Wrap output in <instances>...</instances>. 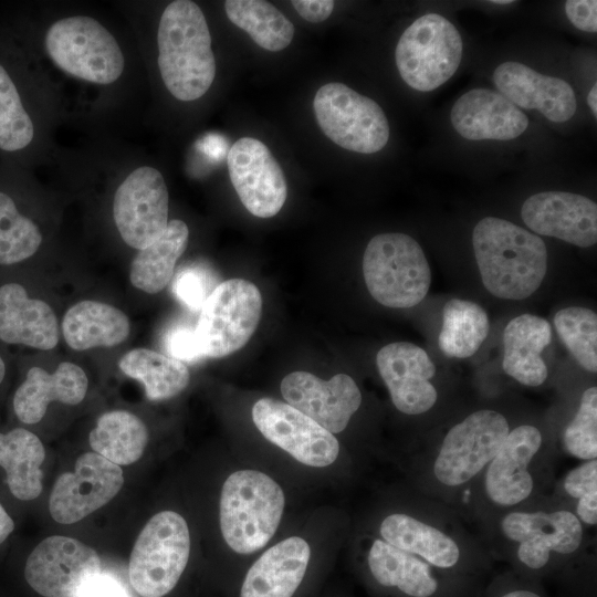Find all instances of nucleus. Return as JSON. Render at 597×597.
<instances>
[{"instance_id":"46","label":"nucleus","mask_w":597,"mask_h":597,"mask_svg":"<svg viewBox=\"0 0 597 597\" xmlns=\"http://www.w3.org/2000/svg\"><path fill=\"white\" fill-rule=\"evenodd\" d=\"M14 523L0 504V544L12 533Z\"/></svg>"},{"instance_id":"8","label":"nucleus","mask_w":597,"mask_h":597,"mask_svg":"<svg viewBox=\"0 0 597 597\" xmlns=\"http://www.w3.org/2000/svg\"><path fill=\"white\" fill-rule=\"evenodd\" d=\"M363 274L370 295L394 308L418 305L431 284L423 250L405 233H380L371 238L363 256Z\"/></svg>"},{"instance_id":"3","label":"nucleus","mask_w":597,"mask_h":597,"mask_svg":"<svg viewBox=\"0 0 597 597\" xmlns=\"http://www.w3.org/2000/svg\"><path fill=\"white\" fill-rule=\"evenodd\" d=\"M554 459L538 427L522 423L511 429L476 484L472 515L482 521L546 495Z\"/></svg>"},{"instance_id":"15","label":"nucleus","mask_w":597,"mask_h":597,"mask_svg":"<svg viewBox=\"0 0 597 597\" xmlns=\"http://www.w3.org/2000/svg\"><path fill=\"white\" fill-rule=\"evenodd\" d=\"M113 216L126 244L142 250L155 242L168 224V190L155 168L135 169L116 190Z\"/></svg>"},{"instance_id":"19","label":"nucleus","mask_w":597,"mask_h":597,"mask_svg":"<svg viewBox=\"0 0 597 597\" xmlns=\"http://www.w3.org/2000/svg\"><path fill=\"white\" fill-rule=\"evenodd\" d=\"M281 394L286 404L333 434L346 429L362 405V392L346 374L323 380L307 371H293L282 379Z\"/></svg>"},{"instance_id":"40","label":"nucleus","mask_w":597,"mask_h":597,"mask_svg":"<svg viewBox=\"0 0 597 597\" xmlns=\"http://www.w3.org/2000/svg\"><path fill=\"white\" fill-rule=\"evenodd\" d=\"M563 450L582 461L597 459V387L587 388L562 432Z\"/></svg>"},{"instance_id":"43","label":"nucleus","mask_w":597,"mask_h":597,"mask_svg":"<svg viewBox=\"0 0 597 597\" xmlns=\"http://www.w3.org/2000/svg\"><path fill=\"white\" fill-rule=\"evenodd\" d=\"M565 12L567 19L578 30L594 33L597 31L596 0H568L565 3Z\"/></svg>"},{"instance_id":"34","label":"nucleus","mask_w":597,"mask_h":597,"mask_svg":"<svg viewBox=\"0 0 597 597\" xmlns=\"http://www.w3.org/2000/svg\"><path fill=\"white\" fill-rule=\"evenodd\" d=\"M489 328V318L482 306L472 301L451 298L442 310L439 348L448 357L468 358L480 348Z\"/></svg>"},{"instance_id":"44","label":"nucleus","mask_w":597,"mask_h":597,"mask_svg":"<svg viewBox=\"0 0 597 597\" xmlns=\"http://www.w3.org/2000/svg\"><path fill=\"white\" fill-rule=\"evenodd\" d=\"M291 3L304 20L314 23L326 20L334 9L332 0H293Z\"/></svg>"},{"instance_id":"39","label":"nucleus","mask_w":597,"mask_h":597,"mask_svg":"<svg viewBox=\"0 0 597 597\" xmlns=\"http://www.w3.org/2000/svg\"><path fill=\"white\" fill-rule=\"evenodd\" d=\"M34 135L32 121L18 90L3 66L0 65V148L15 151L28 146Z\"/></svg>"},{"instance_id":"11","label":"nucleus","mask_w":597,"mask_h":597,"mask_svg":"<svg viewBox=\"0 0 597 597\" xmlns=\"http://www.w3.org/2000/svg\"><path fill=\"white\" fill-rule=\"evenodd\" d=\"M262 314V295L252 282L230 279L206 298L196 338L203 357L220 358L242 348L255 332Z\"/></svg>"},{"instance_id":"22","label":"nucleus","mask_w":597,"mask_h":597,"mask_svg":"<svg viewBox=\"0 0 597 597\" xmlns=\"http://www.w3.org/2000/svg\"><path fill=\"white\" fill-rule=\"evenodd\" d=\"M493 82L500 94L515 106L537 109L551 122L565 123L576 112L575 92L567 82L541 74L525 64L501 63L494 70Z\"/></svg>"},{"instance_id":"36","label":"nucleus","mask_w":597,"mask_h":597,"mask_svg":"<svg viewBox=\"0 0 597 597\" xmlns=\"http://www.w3.org/2000/svg\"><path fill=\"white\" fill-rule=\"evenodd\" d=\"M557 334L577 363L597 371V315L587 307L569 306L554 316Z\"/></svg>"},{"instance_id":"23","label":"nucleus","mask_w":597,"mask_h":597,"mask_svg":"<svg viewBox=\"0 0 597 597\" xmlns=\"http://www.w3.org/2000/svg\"><path fill=\"white\" fill-rule=\"evenodd\" d=\"M450 119L457 133L469 140H511L522 135L527 116L502 94L473 88L453 104Z\"/></svg>"},{"instance_id":"38","label":"nucleus","mask_w":597,"mask_h":597,"mask_svg":"<svg viewBox=\"0 0 597 597\" xmlns=\"http://www.w3.org/2000/svg\"><path fill=\"white\" fill-rule=\"evenodd\" d=\"M554 496L566 504L585 526L597 523V459L583 461L557 483Z\"/></svg>"},{"instance_id":"26","label":"nucleus","mask_w":597,"mask_h":597,"mask_svg":"<svg viewBox=\"0 0 597 597\" xmlns=\"http://www.w3.org/2000/svg\"><path fill=\"white\" fill-rule=\"evenodd\" d=\"M87 385L84 370L69 362L61 363L52 374L41 367H32L14 394V412L21 422L36 423L53 400L66 405L80 404L86 395Z\"/></svg>"},{"instance_id":"9","label":"nucleus","mask_w":597,"mask_h":597,"mask_svg":"<svg viewBox=\"0 0 597 597\" xmlns=\"http://www.w3.org/2000/svg\"><path fill=\"white\" fill-rule=\"evenodd\" d=\"M189 554L190 535L185 519L174 511L155 514L132 551L130 585L142 597H164L178 583Z\"/></svg>"},{"instance_id":"42","label":"nucleus","mask_w":597,"mask_h":597,"mask_svg":"<svg viewBox=\"0 0 597 597\" xmlns=\"http://www.w3.org/2000/svg\"><path fill=\"white\" fill-rule=\"evenodd\" d=\"M164 345L170 357L182 363H193L203 358L196 338L195 328L189 326L176 325L171 327L165 336Z\"/></svg>"},{"instance_id":"37","label":"nucleus","mask_w":597,"mask_h":597,"mask_svg":"<svg viewBox=\"0 0 597 597\" xmlns=\"http://www.w3.org/2000/svg\"><path fill=\"white\" fill-rule=\"evenodd\" d=\"M41 241L38 227L0 191V264H14L32 256Z\"/></svg>"},{"instance_id":"45","label":"nucleus","mask_w":597,"mask_h":597,"mask_svg":"<svg viewBox=\"0 0 597 597\" xmlns=\"http://www.w3.org/2000/svg\"><path fill=\"white\" fill-rule=\"evenodd\" d=\"M85 597H129V595L114 577L101 573Z\"/></svg>"},{"instance_id":"10","label":"nucleus","mask_w":597,"mask_h":597,"mask_svg":"<svg viewBox=\"0 0 597 597\" xmlns=\"http://www.w3.org/2000/svg\"><path fill=\"white\" fill-rule=\"evenodd\" d=\"M458 29L438 13L415 20L398 40L395 60L404 82L420 92H430L451 78L462 56Z\"/></svg>"},{"instance_id":"31","label":"nucleus","mask_w":597,"mask_h":597,"mask_svg":"<svg viewBox=\"0 0 597 597\" xmlns=\"http://www.w3.org/2000/svg\"><path fill=\"white\" fill-rule=\"evenodd\" d=\"M188 238L189 230L184 221H168L165 232L133 259L129 273L132 284L149 294L165 289L172 279L177 260L187 248Z\"/></svg>"},{"instance_id":"17","label":"nucleus","mask_w":597,"mask_h":597,"mask_svg":"<svg viewBox=\"0 0 597 597\" xmlns=\"http://www.w3.org/2000/svg\"><path fill=\"white\" fill-rule=\"evenodd\" d=\"M123 483L119 465L86 452L78 457L73 472L56 479L49 500L51 516L62 524L78 522L108 503Z\"/></svg>"},{"instance_id":"1","label":"nucleus","mask_w":597,"mask_h":597,"mask_svg":"<svg viewBox=\"0 0 597 597\" xmlns=\"http://www.w3.org/2000/svg\"><path fill=\"white\" fill-rule=\"evenodd\" d=\"M511 430L505 416L479 409L454 423L421 457L422 496L461 515H472L476 484Z\"/></svg>"},{"instance_id":"21","label":"nucleus","mask_w":597,"mask_h":597,"mask_svg":"<svg viewBox=\"0 0 597 597\" xmlns=\"http://www.w3.org/2000/svg\"><path fill=\"white\" fill-rule=\"evenodd\" d=\"M521 216L537 234L580 248L597 242V205L585 196L567 191L537 192L524 201Z\"/></svg>"},{"instance_id":"13","label":"nucleus","mask_w":597,"mask_h":597,"mask_svg":"<svg viewBox=\"0 0 597 597\" xmlns=\"http://www.w3.org/2000/svg\"><path fill=\"white\" fill-rule=\"evenodd\" d=\"M313 108L322 132L347 150L374 154L388 143L389 124L383 108L343 83L321 86Z\"/></svg>"},{"instance_id":"12","label":"nucleus","mask_w":597,"mask_h":597,"mask_svg":"<svg viewBox=\"0 0 597 597\" xmlns=\"http://www.w3.org/2000/svg\"><path fill=\"white\" fill-rule=\"evenodd\" d=\"M45 46L61 70L87 82L111 84L124 70L117 41L90 17L75 15L54 22L46 32Z\"/></svg>"},{"instance_id":"16","label":"nucleus","mask_w":597,"mask_h":597,"mask_svg":"<svg viewBox=\"0 0 597 597\" xmlns=\"http://www.w3.org/2000/svg\"><path fill=\"white\" fill-rule=\"evenodd\" d=\"M252 419L265 439L303 464L323 468L338 457L335 436L286 402L261 398L252 407Z\"/></svg>"},{"instance_id":"47","label":"nucleus","mask_w":597,"mask_h":597,"mask_svg":"<svg viewBox=\"0 0 597 597\" xmlns=\"http://www.w3.org/2000/svg\"><path fill=\"white\" fill-rule=\"evenodd\" d=\"M499 597H543L534 589L526 587H515L504 590Z\"/></svg>"},{"instance_id":"30","label":"nucleus","mask_w":597,"mask_h":597,"mask_svg":"<svg viewBox=\"0 0 597 597\" xmlns=\"http://www.w3.org/2000/svg\"><path fill=\"white\" fill-rule=\"evenodd\" d=\"M44 458V447L33 432L23 428L0 432V465L6 470L10 492L17 499L31 501L41 494Z\"/></svg>"},{"instance_id":"49","label":"nucleus","mask_w":597,"mask_h":597,"mask_svg":"<svg viewBox=\"0 0 597 597\" xmlns=\"http://www.w3.org/2000/svg\"><path fill=\"white\" fill-rule=\"evenodd\" d=\"M4 374H6V366H4L3 359L0 356V384L3 380Z\"/></svg>"},{"instance_id":"7","label":"nucleus","mask_w":597,"mask_h":597,"mask_svg":"<svg viewBox=\"0 0 597 597\" xmlns=\"http://www.w3.org/2000/svg\"><path fill=\"white\" fill-rule=\"evenodd\" d=\"M284 503L281 486L268 474L255 470L231 473L220 496V528L226 543L239 554L265 546L279 527Z\"/></svg>"},{"instance_id":"5","label":"nucleus","mask_w":597,"mask_h":597,"mask_svg":"<svg viewBox=\"0 0 597 597\" xmlns=\"http://www.w3.org/2000/svg\"><path fill=\"white\" fill-rule=\"evenodd\" d=\"M158 66L167 90L184 102L201 97L216 75L211 36L201 9L177 0L164 10L157 33Z\"/></svg>"},{"instance_id":"28","label":"nucleus","mask_w":597,"mask_h":597,"mask_svg":"<svg viewBox=\"0 0 597 597\" xmlns=\"http://www.w3.org/2000/svg\"><path fill=\"white\" fill-rule=\"evenodd\" d=\"M367 564L378 584L397 588L408 597H436L441 589L438 573L444 572L381 538L373 541Z\"/></svg>"},{"instance_id":"14","label":"nucleus","mask_w":597,"mask_h":597,"mask_svg":"<svg viewBox=\"0 0 597 597\" xmlns=\"http://www.w3.org/2000/svg\"><path fill=\"white\" fill-rule=\"evenodd\" d=\"M101 575L97 553L78 540L50 536L29 555L24 577L44 597H85Z\"/></svg>"},{"instance_id":"29","label":"nucleus","mask_w":597,"mask_h":597,"mask_svg":"<svg viewBox=\"0 0 597 597\" xmlns=\"http://www.w3.org/2000/svg\"><path fill=\"white\" fill-rule=\"evenodd\" d=\"M128 317L121 310L97 301L85 300L67 310L62 322L66 344L75 350L112 347L129 335Z\"/></svg>"},{"instance_id":"2","label":"nucleus","mask_w":597,"mask_h":597,"mask_svg":"<svg viewBox=\"0 0 597 597\" xmlns=\"http://www.w3.org/2000/svg\"><path fill=\"white\" fill-rule=\"evenodd\" d=\"M489 547L500 548L516 565L540 573L578 556L585 548V526L556 496L535 501L482 520Z\"/></svg>"},{"instance_id":"50","label":"nucleus","mask_w":597,"mask_h":597,"mask_svg":"<svg viewBox=\"0 0 597 597\" xmlns=\"http://www.w3.org/2000/svg\"><path fill=\"white\" fill-rule=\"evenodd\" d=\"M491 2L494 3V4H510V3H513L514 1H512V0H493Z\"/></svg>"},{"instance_id":"35","label":"nucleus","mask_w":597,"mask_h":597,"mask_svg":"<svg viewBox=\"0 0 597 597\" xmlns=\"http://www.w3.org/2000/svg\"><path fill=\"white\" fill-rule=\"evenodd\" d=\"M224 9L229 20L262 49L277 52L292 42L293 23L268 1L227 0Z\"/></svg>"},{"instance_id":"18","label":"nucleus","mask_w":597,"mask_h":597,"mask_svg":"<svg viewBox=\"0 0 597 597\" xmlns=\"http://www.w3.org/2000/svg\"><path fill=\"white\" fill-rule=\"evenodd\" d=\"M227 163L231 182L250 213L271 218L281 210L287 197L286 179L261 140L238 139L228 153Z\"/></svg>"},{"instance_id":"20","label":"nucleus","mask_w":597,"mask_h":597,"mask_svg":"<svg viewBox=\"0 0 597 597\" xmlns=\"http://www.w3.org/2000/svg\"><path fill=\"white\" fill-rule=\"evenodd\" d=\"M376 364L396 409L409 416L431 410L438 391L431 381L436 367L427 352L409 342H395L380 348Z\"/></svg>"},{"instance_id":"24","label":"nucleus","mask_w":597,"mask_h":597,"mask_svg":"<svg viewBox=\"0 0 597 597\" xmlns=\"http://www.w3.org/2000/svg\"><path fill=\"white\" fill-rule=\"evenodd\" d=\"M0 339L49 350L59 342L56 316L49 304L30 298L18 283L0 286Z\"/></svg>"},{"instance_id":"33","label":"nucleus","mask_w":597,"mask_h":597,"mask_svg":"<svg viewBox=\"0 0 597 597\" xmlns=\"http://www.w3.org/2000/svg\"><path fill=\"white\" fill-rule=\"evenodd\" d=\"M148 442L145 423L126 410L103 413L90 433L91 448L117 465L136 462Z\"/></svg>"},{"instance_id":"48","label":"nucleus","mask_w":597,"mask_h":597,"mask_svg":"<svg viewBox=\"0 0 597 597\" xmlns=\"http://www.w3.org/2000/svg\"><path fill=\"white\" fill-rule=\"evenodd\" d=\"M597 85L595 84L589 93H588V96H587V103H588V106L591 111V113L594 114V116L597 115Z\"/></svg>"},{"instance_id":"41","label":"nucleus","mask_w":597,"mask_h":597,"mask_svg":"<svg viewBox=\"0 0 597 597\" xmlns=\"http://www.w3.org/2000/svg\"><path fill=\"white\" fill-rule=\"evenodd\" d=\"M209 280L205 270L189 268L180 271L174 280L172 292L191 311L201 310L208 291Z\"/></svg>"},{"instance_id":"25","label":"nucleus","mask_w":597,"mask_h":597,"mask_svg":"<svg viewBox=\"0 0 597 597\" xmlns=\"http://www.w3.org/2000/svg\"><path fill=\"white\" fill-rule=\"evenodd\" d=\"M311 549L298 536L266 549L250 567L240 597H292L304 578Z\"/></svg>"},{"instance_id":"4","label":"nucleus","mask_w":597,"mask_h":597,"mask_svg":"<svg viewBox=\"0 0 597 597\" xmlns=\"http://www.w3.org/2000/svg\"><path fill=\"white\" fill-rule=\"evenodd\" d=\"M472 244L483 285L495 297L523 300L542 284L547 249L537 234L507 220L485 217L473 229Z\"/></svg>"},{"instance_id":"27","label":"nucleus","mask_w":597,"mask_h":597,"mask_svg":"<svg viewBox=\"0 0 597 597\" xmlns=\"http://www.w3.org/2000/svg\"><path fill=\"white\" fill-rule=\"evenodd\" d=\"M551 338V325L545 318L532 314L512 318L503 331V370L524 386H541L548 375L541 353Z\"/></svg>"},{"instance_id":"6","label":"nucleus","mask_w":597,"mask_h":597,"mask_svg":"<svg viewBox=\"0 0 597 597\" xmlns=\"http://www.w3.org/2000/svg\"><path fill=\"white\" fill-rule=\"evenodd\" d=\"M380 538L447 574L460 570L483 546L462 528L448 506L422 496L421 512H392L379 524Z\"/></svg>"},{"instance_id":"32","label":"nucleus","mask_w":597,"mask_h":597,"mask_svg":"<svg viewBox=\"0 0 597 597\" xmlns=\"http://www.w3.org/2000/svg\"><path fill=\"white\" fill-rule=\"evenodd\" d=\"M121 370L140 381L149 400H165L179 395L188 386L187 366L170 356L148 348H134L118 360Z\"/></svg>"}]
</instances>
